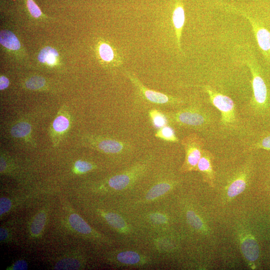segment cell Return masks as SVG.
Listing matches in <instances>:
<instances>
[{
  "label": "cell",
  "instance_id": "1",
  "mask_svg": "<svg viewBox=\"0 0 270 270\" xmlns=\"http://www.w3.org/2000/svg\"><path fill=\"white\" fill-rule=\"evenodd\" d=\"M247 64L252 74V105L260 116L264 119L268 118L270 117V92L268 84L255 59L248 60Z\"/></svg>",
  "mask_w": 270,
  "mask_h": 270
},
{
  "label": "cell",
  "instance_id": "2",
  "mask_svg": "<svg viewBox=\"0 0 270 270\" xmlns=\"http://www.w3.org/2000/svg\"><path fill=\"white\" fill-rule=\"evenodd\" d=\"M168 122L178 125L196 128L208 123V116L197 107H189L176 112H163Z\"/></svg>",
  "mask_w": 270,
  "mask_h": 270
},
{
  "label": "cell",
  "instance_id": "3",
  "mask_svg": "<svg viewBox=\"0 0 270 270\" xmlns=\"http://www.w3.org/2000/svg\"><path fill=\"white\" fill-rule=\"evenodd\" d=\"M181 143L185 151V158L180 172L185 173L197 171L198 164L204 149L203 140L197 134L192 133L184 138Z\"/></svg>",
  "mask_w": 270,
  "mask_h": 270
},
{
  "label": "cell",
  "instance_id": "4",
  "mask_svg": "<svg viewBox=\"0 0 270 270\" xmlns=\"http://www.w3.org/2000/svg\"><path fill=\"white\" fill-rule=\"evenodd\" d=\"M150 159L146 160L112 176L107 182L108 186L114 191L123 190L129 188L144 174Z\"/></svg>",
  "mask_w": 270,
  "mask_h": 270
},
{
  "label": "cell",
  "instance_id": "5",
  "mask_svg": "<svg viewBox=\"0 0 270 270\" xmlns=\"http://www.w3.org/2000/svg\"><path fill=\"white\" fill-rule=\"evenodd\" d=\"M204 90L208 94L212 104L220 111L222 122L228 125L234 122L235 106L233 100L210 86H205Z\"/></svg>",
  "mask_w": 270,
  "mask_h": 270
},
{
  "label": "cell",
  "instance_id": "6",
  "mask_svg": "<svg viewBox=\"0 0 270 270\" xmlns=\"http://www.w3.org/2000/svg\"><path fill=\"white\" fill-rule=\"evenodd\" d=\"M230 10L236 11L245 16L252 25L258 44L265 60L270 64V32L258 20L238 8L229 6Z\"/></svg>",
  "mask_w": 270,
  "mask_h": 270
},
{
  "label": "cell",
  "instance_id": "7",
  "mask_svg": "<svg viewBox=\"0 0 270 270\" xmlns=\"http://www.w3.org/2000/svg\"><path fill=\"white\" fill-rule=\"evenodd\" d=\"M68 226L79 236L89 239L103 240L102 236L95 231L78 214L70 210L66 216Z\"/></svg>",
  "mask_w": 270,
  "mask_h": 270
},
{
  "label": "cell",
  "instance_id": "8",
  "mask_svg": "<svg viewBox=\"0 0 270 270\" xmlns=\"http://www.w3.org/2000/svg\"><path fill=\"white\" fill-rule=\"evenodd\" d=\"M109 260L116 264L125 266H138L146 264L148 261L145 256L128 250L116 252L109 256Z\"/></svg>",
  "mask_w": 270,
  "mask_h": 270
},
{
  "label": "cell",
  "instance_id": "9",
  "mask_svg": "<svg viewBox=\"0 0 270 270\" xmlns=\"http://www.w3.org/2000/svg\"><path fill=\"white\" fill-rule=\"evenodd\" d=\"M128 77L141 94L148 101L158 104H170L180 102V100L177 98L146 88L136 78L130 75H129Z\"/></svg>",
  "mask_w": 270,
  "mask_h": 270
},
{
  "label": "cell",
  "instance_id": "10",
  "mask_svg": "<svg viewBox=\"0 0 270 270\" xmlns=\"http://www.w3.org/2000/svg\"><path fill=\"white\" fill-rule=\"evenodd\" d=\"M47 206L40 209L31 218L28 225V231L32 238H38L42 236L48 218Z\"/></svg>",
  "mask_w": 270,
  "mask_h": 270
},
{
  "label": "cell",
  "instance_id": "11",
  "mask_svg": "<svg viewBox=\"0 0 270 270\" xmlns=\"http://www.w3.org/2000/svg\"><path fill=\"white\" fill-rule=\"evenodd\" d=\"M213 160L212 154L210 151L204 149L197 166V171L200 172L204 180L212 187H214V180Z\"/></svg>",
  "mask_w": 270,
  "mask_h": 270
},
{
  "label": "cell",
  "instance_id": "12",
  "mask_svg": "<svg viewBox=\"0 0 270 270\" xmlns=\"http://www.w3.org/2000/svg\"><path fill=\"white\" fill-rule=\"evenodd\" d=\"M96 140V147L101 152L110 154H122L130 148V146L122 141L112 138H100Z\"/></svg>",
  "mask_w": 270,
  "mask_h": 270
},
{
  "label": "cell",
  "instance_id": "13",
  "mask_svg": "<svg viewBox=\"0 0 270 270\" xmlns=\"http://www.w3.org/2000/svg\"><path fill=\"white\" fill-rule=\"evenodd\" d=\"M240 248L248 262L254 263L258 260L260 256L259 246L256 240L251 234H246L242 238Z\"/></svg>",
  "mask_w": 270,
  "mask_h": 270
},
{
  "label": "cell",
  "instance_id": "14",
  "mask_svg": "<svg viewBox=\"0 0 270 270\" xmlns=\"http://www.w3.org/2000/svg\"><path fill=\"white\" fill-rule=\"evenodd\" d=\"M100 212L107 224L115 230L121 233H126L129 230L126 222L118 214L104 210H100Z\"/></svg>",
  "mask_w": 270,
  "mask_h": 270
},
{
  "label": "cell",
  "instance_id": "15",
  "mask_svg": "<svg viewBox=\"0 0 270 270\" xmlns=\"http://www.w3.org/2000/svg\"><path fill=\"white\" fill-rule=\"evenodd\" d=\"M172 20L175 28L178 44L180 48V40L185 20L183 4L180 0L177 2L175 4L172 13Z\"/></svg>",
  "mask_w": 270,
  "mask_h": 270
},
{
  "label": "cell",
  "instance_id": "16",
  "mask_svg": "<svg viewBox=\"0 0 270 270\" xmlns=\"http://www.w3.org/2000/svg\"><path fill=\"white\" fill-rule=\"evenodd\" d=\"M83 267L82 258L77 256H66L58 260L55 264L54 270H80Z\"/></svg>",
  "mask_w": 270,
  "mask_h": 270
},
{
  "label": "cell",
  "instance_id": "17",
  "mask_svg": "<svg viewBox=\"0 0 270 270\" xmlns=\"http://www.w3.org/2000/svg\"><path fill=\"white\" fill-rule=\"evenodd\" d=\"M173 187V183L169 181L160 182L148 190L144 197L146 201L155 200L169 192Z\"/></svg>",
  "mask_w": 270,
  "mask_h": 270
},
{
  "label": "cell",
  "instance_id": "18",
  "mask_svg": "<svg viewBox=\"0 0 270 270\" xmlns=\"http://www.w3.org/2000/svg\"><path fill=\"white\" fill-rule=\"evenodd\" d=\"M246 186V174L242 173L239 174L230 183L227 190V196L232 199L241 194Z\"/></svg>",
  "mask_w": 270,
  "mask_h": 270
},
{
  "label": "cell",
  "instance_id": "19",
  "mask_svg": "<svg viewBox=\"0 0 270 270\" xmlns=\"http://www.w3.org/2000/svg\"><path fill=\"white\" fill-rule=\"evenodd\" d=\"M0 42L3 46L12 50H18L20 47V42L16 36L8 30L0 32Z\"/></svg>",
  "mask_w": 270,
  "mask_h": 270
},
{
  "label": "cell",
  "instance_id": "20",
  "mask_svg": "<svg viewBox=\"0 0 270 270\" xmlns=\"http://www.w3.org/2000/svg\"><path fill=\"white\" fill-rule=\"evenodd\" d=\"M58 56V54L56 49L50 46H46L40 50L38 58L40 62L53 64L56 62Z\"/></svg>",
  "mask_w": 270,
  "mask_h": 270
},
{
  "label": "cell",
  "instance_id": "21",
  "mask_svg": "<svg viewBox=\"0 0 270 270\" xmlns=\"http://www.w3.org/2000/svg\"><path fill=\"white\" fill-rule=\"evenodd\" d=\"M186 216L188 224L193 228L200 232H207V228L202 219L194 210H188Z\"/></svg>",
  "mask_w": 270,
  "mask_h": 270
},
{
  "label": "cell",
  "instance_id": "22",
  "mask_svg": "<svg viewBox=\"0 0 270 270\" xmlns=\"http://www.w3.org/2000/svg\"><path fill=\"white\" fill-rule=\"evenodd\" d=\"M154 135L156 137L168 142H176L178 141L174 130L167 125L158 128Z\"/></svg>",
  "mask_w": 270,
  "mask_h": 270
},
{
  "label": "cell",
  "instance_id": "23",
  "mask_svg": "<svg viewBox=\"0 0 270 270\" xmlns=\"http://www.w3.org/2000/svg\"><path fill=\"white\" fill-rule=\"evenodd\" d=\"M149 116L156 128H160L167 125L168 120L162 112L153 109L150 111Z\"/></svg>",
  "mask_w": 270,
  "mask_h": 270
},
{
  "label": "cell",
  "instance_id": "24",
  "mask_svg": "<svg viewBox=\"0 0 270 270\" xmlns=\"http://www.w3.org/2000/svg\"><path fill=\"white\" fill-rule=\"evenodd\" d=\"M31 131V126L26 122H20L16 124L10 130L11 134L15 138H24Z\"/></svg>",
  "mask_w": 270,
  "mask_h": 270
},
{
  "label": "cell",
  "instance_id": "25",
  "mask_svg": "<svg viewBox=\"0 0 270 270\" xmlns=\"http://www.w3.org/2000/svg\"><path fill=\"white\" fill-rule=\"evenodd\" d=\"M254 149H262L270 150V131L262 132L256 140L252 145Z\"/></svg>",
  "mask_w": 270,
  "mask_h": 270
},
{
  "label": "cell",
  "instance_id": "26",
  "mask_svg": "<svg viewBox=\"0 0 270 270\" xmlns=\"http://www.w3.org/2000/svg\"><path fill=\"white\" fill-rule=\"evenodd\" d=\"M70 126L68 118L64 116H58L54 120L52 128L54 130L58 133L66 131Z\"/></svg>",
  "mask_w": 270,
  "mask_h": 270
},
{
  "label": "cell",
  "instance_id": "27",
  "mask_svg": "<svg viewBox=\"0 0 270 270\" xmlns=\"http://www.w3.org/2000/svg\"><path fill=\"white\" fill-rule=\"evenodd\" d=\"M98 52L101 58L106 62H110L114 58V54L112 47L106 43L102 44L98 48Z\"/></svg>",
  "mask_w": 270,
  "mask_h": 270
},
{
  "label": "cell",
  "instance_id": "28",
  "mask_svg": "<svg viewBox=\"0 0 270 270\" xmlns=\"http://www.w3.org/2000/svg\"><path fill=\"white\" fill-rule=\"evenodd\" d=\"M13 227L8 224L3 225L0 228V243H8L12 241L13 238Z\"/></svg>",
  "mask_w": 270,
  "mask_h": 270
},
{
  "label": "cell",
  "instance_id": "29",
  "mask_svg": "<svg viewBox=\"0 0 270 270\" xmlns=\"http://www.w3.org/2000/svg\"><path fill=\"white\" fill-rule=\"evenodd\" d=\"M45 83V80L43 78L35 76L28 80L26 82V86L29 89L36 90L44 86Z\"/></svg>",
  "mask_w": 270,
  "mask_h": 270
},
{
  "label": "cell",
  "instance_id": "30",
  "mask_svg": "<svg viewBox=\"0 0 270 270\" xmlns=\"http://www.w3.org/2000/svg\"><path fill=\"white\" fill-rule=\"evenodd\" d=\"M74 168L78 172L84 174L90 172L94 168V166L91 162L78 160L76 161L74 164Z\"/></svg>",
  "mask_w": 270,
  "mask_h": 270
},
{
  "label": "cell",
  "instance_id": "31",
  "mask_svg": "<svg viewBox=\"0 0 270 270\" xmlns=\"http://www.w3.org/2000/svg\"><path fill=\"white\" fill-rule=\"evenodd\" d=\"M149 219L154 224H166L168 221L166 216L160 212L151 213L148 216Z\"/></svg>",
  "mask_w": 270,
  "mask_h": 270
},
{
  "label": "cell",
  "instance_id": "32",
  "mask_svg": "<svg viewBox=\"0 0 270 270\" xmlns=\"http://www.w3.org/2000/svg\"><path fill=\"white\" fill-rule=\"evenodd\" d=\"M28 8L30 14L34 18H39L42 15V12L33 0H26Z\"/></svg>",
  "mask_w": 270,
  "mask_h": 270
},
{
  "label": "cell",
  "instance_id": "33",
  "mask_svg": "<svg viewBox=\"0 0 270 270\" xmlns=\"http://www.w3.org/2000/svg\"><path fill=\"white\" fill-rule=\"evenodd\" d=\"M28 268V264L24 260H18L6 268L7 270H26Z\"/></svg>",
  "mask_w": 270,
  "mask_h": 270
},
{
  "label": "cell",
  "instance_id": "34",
  "mask_svg": "<svg viewBox=\"0 0 270 270\" xmlns=\"http://www.w3.org/2000/svg\"><path fill=\"white\" fill-rule=\"evenodd\" d=\"M8 80L4 76H1L0 78V90H4L8 86Z\"/></svg>",
  "mask_w": 270,
  "mask_h": 270
}]
</instances>
